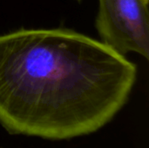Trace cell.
Instances as JSON below:
<instances>
[{
	"label": "cell",
	"instance_id": "cell-1",
	"mask_svg": "<svg viewBox=\"0 0 149 148\" xmlns=\"http://www.w3.org/2000/svg\"><path fill=\"white\" fill-rule=\"evenodd\" d=\"M136 79L125 55L73 30L0 35V125L52 140L91 134L124 107Z\"/></svg>",
	"mask_w": 149,
	"mask_h": 148
},
{
	"label": "cell",
	"instance_id": "cell-2",
	"mask_svg": "<svg viewBox=\"0 0 149 148\" xmlns=\"http://www.w3.org/2000/svg\"><path fill=\"white\" fill-rule=\"evenodd\" d=\"M95 26L101 41L118 52L148 59V5L142 0H99Z\"/></svg>",
	"mask_w": 149,
	"mask_h": 148
},
{
	"label": "cell",
	"instance_id": "cell-3",
	"mask_svg": "<svg viewBox=\"0 0 149 148\" xmlns=\"http://www.w3.org/2000/svg\"><path fill=\"white\" fill-rule=\"evenodd\" d=\"M77 1H79V2H80V1H81V0H77Z\"/></svg>",
	"mask_w": 149,
	"mask_h": 148
}]
</instances>
